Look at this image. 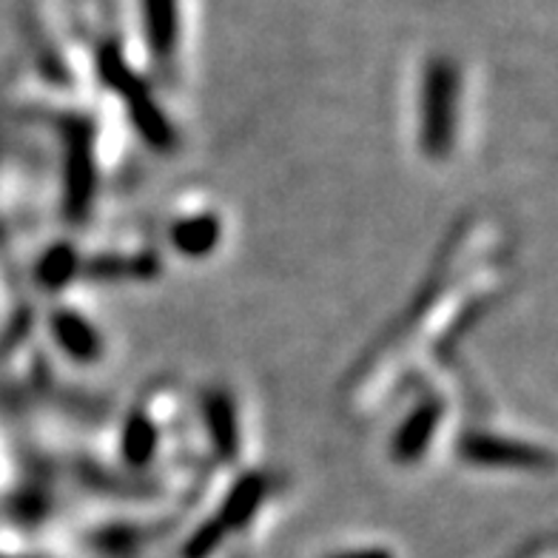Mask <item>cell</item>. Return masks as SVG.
Instances as JSON below:
<instances>
[{"label": "cell", "instance_id": "6da1fadb", "mask_svg": "<svg viewBox=\"0 0 558 558\" xmlns=\"http://www.w3.org/2000/svg\"><path fill=\"white\" fill-rule=\"evenodd\" d=\"M459 74L450 60H434L418 92V151L434 162L450 160L459 140Z\"/></svg>", "mask_w": 558, "mask_h": 558}, {"label": "cell", "instance_id": "7a4b0ae2", "mask_svg": "<svg viewBox=\"0 0 558 558\" xmlns=\"http://www.w3.org/2000/svg\"><path fill=\"white\" fill-rule=\"evenodd\" d=\"M462 459L485 468H524V471H538L550 468V453L530 441L510 439V436L496 434H468L459 445Z\"/></svg>", "mask_w": 558, "mask_h": 558}, {"label": "cell", "instance_id": "3957f363", "mask_svg": "<svg viewBox=\"0 0 558 558\" xmlns=\"http://www.w3.org/2000/svg\"><path fill=\"white\" fill-rule=\"evenodd\" d=\"M441 402L439 399H427L425 404H418L411 416L404 418V425L399 427L397 436H393V445H390V456L397 462L413 464L418 462L422 456L427 453L430 441L436 436V427L441 422Z\"/></svg>", "mask_w": 558, "mask_h": 558}, {"label": "cell", "instance_id": "277c9868", "mask_svg": "<svg viewBox=\"0 0 558 558\" xmlns=\"http://www.w3.org/2000/svg\"><path fill=\"white\" fill-rule=\"evenodd\" d=\"M143 26L151 52L160 63H169L180 52V0H140Z\"/></svg>", "mask_w": 558, "mask_h": 558}, {"label": "cell", "instance_id": "5b68a950", "mask_svg": "<svg viewBox=\"0 0 558 558\" xmlns=\"http://www.w3.org/2000/svg\"><path fill=\"white\" fill-rule=\"evenodd\" d=\"M222 222L217 214H185L171 222V243L183 257L199 259L211 254L214 245L220 243Z\"/></svg>", "mask_w": 558, "mask_h": 558}, {"label": "cell", "instance_id": "8992f818", "mask_svg": "<svg viewBox=\"0 0 558 558\" xmlns=\"http://www.w3.org/2000/svg\"><path fill=\"white\" fill-rule=\"evenodd\" d=\"M52 333L54 342L74 360H95L100 353V337H97L95 325L88 323L86 316L72 308H60L52 314Z\"/></svg>", "mask_w": 558, "mask_h": 558}, {"label": "cell", "instance_id": "52a82bcc", "mask_svg": "<svg viewBox=\"0 0 558 558\" xmlns=\"http://www.w3.org/2000/svg\"><path fill=\"white\" fill-rule=\"evenodd\" d=\"M333 558H390L388 550H351V553H339Z\"/></svg>", "mask_w": 558, "mask_h": 558}]
</instances>
